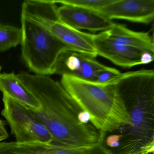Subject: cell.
Masks as SVG:
<instances>
[{
    "mask_svg": "<svg viewBox=\"0 0 154 154\" xmlns=\"http://www.w3.org/2000/svg\"><path fill=\"white\" fill-rule=\"evenodd\" d=\"M17 75L39 102L40 109L32 111L50 132L53 143L73 146L103 143L105 132L79 121L81 110L60 83L49 75L25 72Z\"/></svg>",
    "mask_w": 154,
    "mask_h": 154,
    "instance_id": "obj_1",
    "label": "cell"
},
{
    "mask_svg": "<svg viewBox=\"0 0 154 154\" xmlns=\"http://www.w3.org/2000/svg\"><path fill=\"white\" fill-rule=\"evenodd\" d=\"M131 119L127 136L122 137L115 154H154V71L122 73L112 83Z\"/></svg>",
    "mask_w": 154,
    "mask_h": 154,
    "instance_id": "obj_2",
    "label": "cell"
},
{
    "mask_svg": "<svg viewBox=\"0 0 154 154\" xmlns=\"http://www.w3.org/2000/svg\"><path fill=\"white\" fill-rule=\"evenodd\" d=\"M60 84L97 129L106 133L131 126L128 109L113 84L101 85L65 75Z\"/></svg>",
    "mask_w": 154,
    "mask_h": 154,
    "instance_id": "obj_3",
    "label": "cell"
},
{
    "mask_svg": "<svg viewBox=\"0 0 154 154\" xmlns=\"http://www.w3.org/2000/svg\"><path fill=\"white\" fill-rule=\"evenodd\" d=\"M57 6L52 0H26L21 6V16L43 28L70 49L89 55L98 56L94 34L77 30L60 20Z\"/></svg>",
    "mask_w": 154,
    "mask_h": 154,
    "instance_id": "obj_4",
    "label": "cell"
},
{
    "mask_svg": "<svg viewBox=\"0 0 154 154\" xmlns=\"http://www.w3.org/2000/svg\"><path fill=\"white\" fill-rule=\"evenodd\" d=\"M22 33L21 57L35 74L50 75L60 54L70 49L45 29L20 17Z\"/></svg>",
    "mask_w": 154,
    "mask_h": 154,
    "instance_id": "obj_5",
    "label": "cell"
},
{
    "mask_svg": "<svg viewBox=\"0 0 154 154\" xmlns=\"http://www.w3.org/2000/svg\"><path fill=\"white\" fill-rule=\"evenodd\" d=\"M1 114L18 142L39 141L53 142L50 132L30 108L5 94Z\"/></svg>",
    "mask_w": 154,
    "mask_h": 154,
    "instance_id": "obj_6",
    "label": "cell"
},
{
    "mask_svg": "<svg viewBox=\"0 0 154 154\" xmlns=\"http://www.w3.org/2000/svg\"><path fill=\"white\" fill-rule=\"evenodd\" d=\"M94 42L98 56L123 68L147 64L154 60V54L117 44L108 38L104 32L94 35Z\"/></svg>",
    "mask_w": 154,
    "mask_h": 154,
    "instance_id": "obj_7",
    "label": "cell"
},
{
    "mask_svg": "<svg viewBox=\"0 0 154 154\" xmlns=\"http://www.w3.org/2000/svg\"><path fill=\"white\" fill-rule=\"evenodd\" d=\"M107 66L98 62L95 57L67 49L58 57L54 67L53 74L94 82L98 73Z\"/></svg>",
    "mask_w": 154,
    "mask_h": 154,
    "instance_id": "obj_8",
    "label": "cell"
},
{
    "mask_svg": "<svg viewBox=\"0 0 154 154\" xmlns=\"http://www.w3.org/2000/svg\"><path fill=\"white\" fill-rule=\"evenodd\" d=\"M111 20L149 24L154 19V0H112L98 11Z\"/></svg>",
    "mask_w": 154,
    "mask_h": 154,
    "instance_id": "obj_9",
    "label": "cell"
},
{
    "mask_svg": "<svg viewBox=\"0 0 154 154\" xmlns=\"http://www.w3.org/2000/svg\"><path fill=\"white\" fill-rule=\"evenodd\" d=\"M57 12L63 23L78 30L103 33L110 29L115 24L98 11L79 7L62 5L57 8Z\"/></svg>",
    "mask_w": 154,
    "mask_h": 154,
    "instance_id": "obj_10",
    "label": "cell"
},
{
    "mask_svg": "<svg viewBox=\"0 0 154 154\" xmlns=\"http://www.w3.org/2000/svg\"><path fill=\"white\" fill-rule=\"evenodd\" d=\"M104 33L117 44L154 54V38L148 32L133 31L124 25L115 23L110 29Z\"/></svg>",
    "mask_w": 154,
    "mask_h": 154,
    "instance_id": "obj_11",
    "label": "cell"
},
{
    "mask_svg": "<svg viewBox=\"0 0 154 154\" xmlns=\"http://www.w3.org/2000/svg\"><path fill=\"white\" fill-rule=\"evenodd\" d=\"M0 91L31 109L40 108L37 99L14 73H0Z\"/></svg>",
    "mask_w": 154,
    "mask_h": 154,
    "instance_id": "obj_12",
    "label": "cell"
},
{
    "mask_svg": "<svg viewBox=\"0 0 154 154\" xmlns=\"http://www.w3.org/2000/svg\"><path fill=\"white\" fill-rule=\"evenodd\" d=\"M0 154H69L64 145L33 141L0 142Z\"/></svg>",
    "mask_w": 154,
    "mask_h": 154,
    "instance_id": "obj_13",
    "label": "cell"
},
{
    "mask_svg": "<svg viewBox=\"0 0 154 154\" xmlns=\"http://www.w3.org/2000/svg\"><path fill=\"white\" fill-rule=\"evenodd\" d=\"M22 38L21 29L0 23V53L20 45Z\"/></svg>",
    "mask_w": 154,
    "mask_h": 154,
    "instance_id": "obj_14",
    "label": "cell"
},
{
    "mask_svg": "<svg viewBox=\"0 0 154 154\" xmlns=\"http://www.w3.org/2000/svg\"><path fill=\"white\" fill-rule=\"evenodd\" d=\"M112 0H63L55 1L56 3L61 5L79 7L94 11H99L101 9L112 2Z\"/></svg>",
    "mask_w": 154,
    "mask_h": 154,
    "instance_id": "obj_15",
    "label": "cell"
},
{
    "mask_svg": "<svg viewBox=\"0 0 154 154\" xmlns=\"http://www.w3.org/2000/svg\"><path fill=\"white\" fill-rule=\"evenodd\" d=\"M121 74L117 69L107 66L98 73L94 83L101 85L109 84L116 80Z\"/></svg>",
    "mask_w": 154,
    "mask_h": 154,
    "instance_id": "obj_16",
    "label": "cell"
},
{
    "mask_svg": "<svg viewBox=\"0 0 154 154\" xmlns=\"http://www.w3.org/2000/svg\"><path fill=\"white\" fill-rule=\"evenodd\" d=\"M122 137V135H113L109 136L106 139V144L108 146L113 148L118 147L120 144Z\"/></svg>",
    "mask_w": 154,
    "mask_h": 154,
    "instance_id": "obj_17",
    "label": "cell"
},
{
    "mask_svg": "<svg viewBox=\"0 0 154 154\" xmlns=\"http://www.w3.org/2000/svg\"><path fill=\"white\" fill-rule=\"evenodd\" d=\"M8 137V133L6 129L5 123L0 119V142L7 139Z\"/></svg>",
    "mask_w": 154,
    "mask_h": 154,
    "instance_id": "obj_18",
    "label": "cell"
},
{
    "mask_svg": "<svg viewBox=\"0 0 154 154\" xmlns=\"http://www.w3.org/2000/svg\"><path fill=\"white\" fill-rule=\"evenodd\" d=\"M2 70V66H1L0 65V71H1Z\"/></svg>",
    "mask_w": 154,
    "mask_h": 154,
    "instance_id": "obj_19",
    "label": "cell"
},
{
    "mask_svg": "<svg viewBox=\"0 0 154 154\" xmlns=\"http://www.w3.org/2000/svg\"></svg>",
    "mask_w": 154,
    "mask_h": 154,
    "instance_id": "obj_20",
    "label": "cell"
}]
</instances>
